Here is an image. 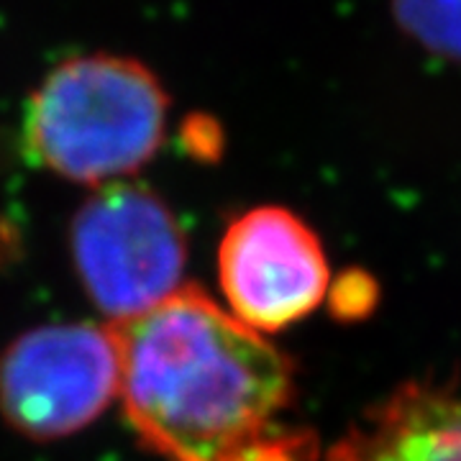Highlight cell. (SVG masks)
Listing matches in <instances>:
<instances>
[{"label": "cell", "instance_id": "obj_5", "mask_svg": "<svg viewBox=\"0 0 461 461\" xmlns=\"http://www.w3.org/2000/svg\"><path fill=\"white\" fill-rule=\"evenodd\" d=\"M218 280L236 321L275 333L323 303L330 272L308 223L287 208L262 205L230 221L218 247Z\"/></svg>", "mask_w": 461, "mask_h": 461}, {"label": "cell", "instance_id": "obj_9", "mask_svg": "<svg viewBox=\"0 0 461 461\" xmlns=\"http://www.w3.org/2000/svg\"><path fill=\"white\" fill-rule=\"evenodd\" d=\"M180 144L185 154L198 162H218L226 147V136L213 115L190 113L180 126Z\"/></svg>", "mask_w": 461, "mask_h": 461}, {"label": "cell", "instance_id": "obj_6", "mask_svg": "<svg viewBox=\"0 0 461 461\" xmlns=\"http://www.w3.org/2000/svg\"><path fill=\"white\" fill-rule=\"evenodd\" d=\"M326 461H461V400L405 384L348 430Z\"/></svg>", "mask_w": 461, "mask_h": 461}, {"label": "cell", "instance_id": "obj_8", "mask_svg": "<svg viewBox=\"0 0 461 461\" xmlns=\"http://www.w3.org/2000/svg\"><path fill=\"white\" fill-rule=\"evenodd\" d=\"M377 282L372 280L366 272L351 269L341 275L339 280L333 282V287H329V305L330 313L341 321H359L375 311L377 305Z\"/></svg>", "mask_w": 461, "mask_h": 461}, {"label": "cell", "instance_id": "obj_10", "mask_svg": "<svg viewBox=\"0 0 461 461\" xmlns=\"http://www.w3.org/2000/svg\"><path fill=\"white\" fill-rule=\"evenodd\" d=\"M223 461H297L295 441L290 438H267L259 436L257 441L241 446Z\"/></svg>", "mask_w": 461, "mask_h": 461}, {"label": "cell", "instance_id": "obj_7", "mask_svg": "<svg viewBox=\"0 0 461 461\" xmlns=\"http://www.w3.org/2000/svg\"><path fill=\"white\" fill-rule=\"evenodd\" d=\"M393 16L418 47L461 62V0H393Z\"/></svg>", "mask_w": 461, "mask_h": 461}, {"label": "cell", "instance_id": "obj_4", "mask_svg": "<svg viewBox=\"0 0 461 461\" xmlns=\"http://www.w3.org/2000/svg\"><path fill=\"white\" fill-rule=\"evenodd\" d=\"M121 395L111 323H50L0 351V418L32 441H59L95 423Z\"/></svg>", "mask_w": 461, "mask_h": 461}, {"label": "cell", "instance_id": "obj_11", "mask_svg": "<svg viewBox=\"0 0 461 461\" xmlns=\"http://www.w3.org/2000/svg\"><path fill=\"white\" fill-rule=\"evenodd\" d=\"M16 251H18L16 229H14L5 218H0V269L16 257Z\"/></svg>", "mask_w": 461, "mask_h": 461}, {"label": "cell", "instance_id": "obj_2", "mask_svg": "<svg viewBox=\"0 0 461 461\" xmlns=\"http://www.w3.org/2000/svg\"><path fill=\"white\" fill-rule=\"evenodd\" d=\"M169 93L141 59L95 51L67 57L26 105L29 157L62 180H126L162 149Z\"/></svg>", "mask_w": 461, "mask_h": 461}, {"label": "cell", "instance_id": "obj_3", "mask_svg": "<svg viewBox=\"0 0 461 461\" xmlns=\"http://www.w3.org/2000/svg\"><path fill=\"white\" fill-rule=\"evenodd\" d=\"M69 254L85 295L113 326L185 287L187 236L167 200L144 182L93 187L72 215Z\"/></svg>", "mask_w": 461, "mask_h": 461}, {"label": "cell", "instance_id": "obj_1", "mask_svg": "<svg viewBox=\"0 0 461 461\" xmlns=\"http://www.w3.org/2000/svg\"><path fill=\"white\" fill-rule=\"evenodd\" d=\"M113 329L123 411L169 461L229 459L293 395L290 359L195 285Z\"/></svg>", "mask_w": 461, "mask_h": 461}]
</instances>
